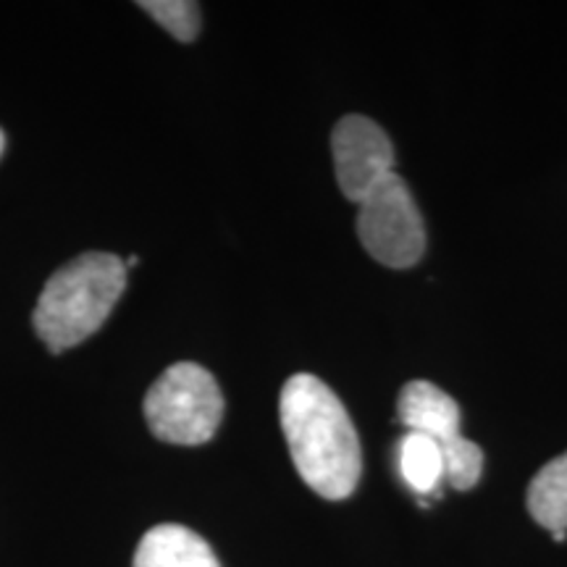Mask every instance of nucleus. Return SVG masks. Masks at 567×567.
Masks as SVG:
<instances>
[{
  "label": "nucleus",
  "mask_w": 567,
  "mask_h": 567,
  "mask_svg": "<svg viewBox=\"0 0 567 567\" xmlns=\"http://www.w3.org/2000/svg\"><path fill=\"white\" fill-rule=\"evenodd\" d=\"M400 423L405 425L413 434H423L434 439L439 446H446L457 442L460 423H463V413L460 405L452 400L444 389H439L431 381H410L400 392Z\"/></svg>",
  "instance_id": "423d86ee"
},
{
  "label": "nucleus",
  "mask_w": 567,
  "mask_h": 567,
  "mask_svg": "<svg viewBox=\"0 0 567 567\" xmlns=\"http://www.w3.org/2000/svg\"><path fill=\"white\" fill-rule=\"evenodd\" d=\"M528 509L538 526L567 534V452L536 473L528 486Z\"/></svg>",
  "instance_id": "6e6552de"
},
{
  "label": "nucleus",
  "mask_w": 567,
  "mask_h": 567,
  "mask_svg": "<svg viewBox=\"0 0 567 567\" xmlns=\"http://www.w3.org/2000/svg\"><path fill=\"white\" fill-rule=\"evenodd\" d=\"M281 431L305 484L323 499L358 488L363 455L342 400L313 373H295L279 396Z\"/></svg>",
  "instance_id": "f257e3e1"
},
{
  "label": "nucleus",
  "mask_w": 567,
  "mask_h": 567,
  "mask_svg": "<svg viewBox=\"0 0 567 567\" xmlns=\"http://www.w3.org/2000/svg\"><path fill=\"white\" fill-rule=\"evenodd\" d=\"M337 182L347 200L363 203L394 172V147L386 132L371 118L350 113L331 134Z\"/></svg>",
  "instance_id": "39448f33"
},
{
  "label": "nucleus",
  "mask_w": 567,
  "mask_h": 567,
  "mask_svg": "<svg viewBox=\"0 0 567 567\" xmlns=\"http://www.w3.org/2000/svg\"><path fill=\"white\" fill-rule=\"evenodd\" d=\"M140 9L158 21L179 42H193L200 32V6L193 0H147Z\"/></svg>",
  "instance_id": "9b49d317"
},
{
  "label": "nucleus",
  "mask_w": 567,
  "mask_h": 567,
  "mask_svg": "<svg viewBox=\"0 0 567 567\" xmlns=\"http://www.w3.org/2000/svg\"><path fill=\"white\" fill-rule=\"evenodd\" d=\"M358 237L368 255L386 268H413L423 258V218L400 174L389 176L358 205Z\"/></svg>",
  "instance_id": "20e7f679"
},
{
  "label": "nucleus",
  "mask_w": 567,
  "mask_h": 567,
  "mask_svg": "<svg viewBox=\"0 0 567 567\" xmlns=\"http://www.w3.org/2000/svg\"><path fill=\"white\" fill-rule=\"evenodd\" d=\"M3 147H6V134L0 130V155H3Z\"/></svg>",
  "instance_id": "f8f14e48"
},
{
  "label": "nucleus",
  "mask_w": 567,
  "mask_h": 567,
  "mask_svg": "<svg viewBox=\"0 0 567 567\" xmlns=\"http://www.w3.org/2000/svg\"><path fill=\"white\" fill-rule=\"evenodd\" d=\"M400 476L417 496H436L444 481V455L434 439L408 431L396 446Z\"/></svg>",
  "instance_id": "1a4fd4ad"
},
{
  "label": "nucleus",
  "mask_w": 567,
  "mask_h": 567,
  "mask_svg": "<svg viewBox=\"0 0 567 567\" xmlns=\"http://www.w3.org/2000/svg\"><path fill=\"white\" fill-rule=\"evenodd\" d=\"M444 481L457 492H467L481 481L484 473V450L471 439L460 436L457 442L442 446Z\"/></svg>",
  "instance_id": "9d476101"
},
{
  "label": "nucleus",
  "mask_w": 567,
  "mask_h": 567,
  "mask_svg": "<svg viewBox=\"0 0 567 567\" xmlns=\"http://www.w3.org/2000/svg\"><path fill=\"white\" fill-rule=\"evenodd\" d=\"M126 289V266L111 252H84L59 268L42 289L32 323L51 352L95 334Z\"/></svg>",
  "instance_id": "f03ea898"
},
{
  "label": "nucleus",
  "mask_w": 567,
  "mask_h": 567,
  "mask_svg": "<svg viewBox=\"0 0 567 567\" xmlns=\"http://www.w3.org/2000/svg\"><path fill=\"white\" fill-rule=\"evenodd\" d=\"M142 410L161 442L197 446L216 436L224 417V394L208 368L174 363L145 394Z\"/></svg>",
  "instance_id": "7ed1b4c3"
},
{
  "label": "nucleus",
  "mask_w": 567,
  "mask_h": 567,
  "mask_svg": "<svg viewBox=\"0 0 567 567\" xmlns=\"http://www.w3.org/2000/svg\"><path fill=\"white\" fill-rule=\"evenodd\" d=\"M132 567H221L216 551L187 526L163 523L140 538Z\"/></svg>",
  "instance_id": "0eeeda50"
}]
</instances>
